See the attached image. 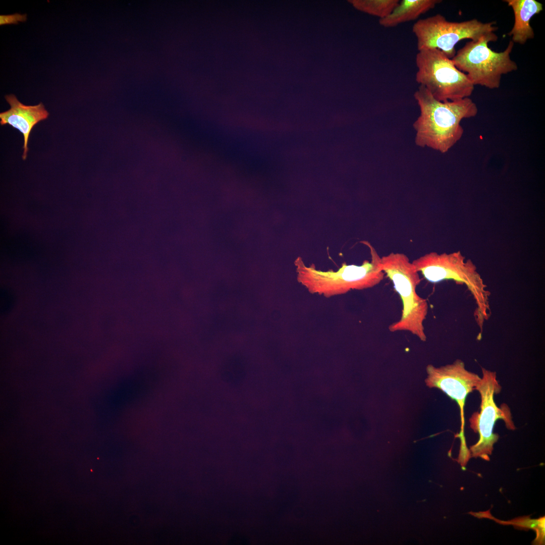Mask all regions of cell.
I'll list each match as a JSON object with an SVG mask.
<instances>
[{"label":"cell","mask_w":545,"mask_h":545,"mask_svg":"<svg viewBox=\"0 0 545 545\" xmlns=\"http://www.w3.org/2000/svg\"><path fill=\"white\" fill-rule=\"evenodd\" d=\"M495 21L482 22L476 19L461 22L449 21L440 14L417 20L412 26L417 40L418 51L436 48L449 59L455 55L456 44L470 39L477 41L484 36L498 37L495 32L498 27Z\"/></svg>","instance_id":"obj_7"},{"label":"cell","mask_w":545,"mask_h":545,"mask_svg":"<svg viewBox=\"0 0 545 545\" xmlns=\"http://www.w3.org/2000/svg\"><path fill=\"white\" fill-rule=\"evenodd\" d=\"M382 270L392 282L402 302L400 319L389 326L391 332L406 331L425 342L423 325L428 311L426 300L416 292L421 282L419 272L406 255L392 252L381 257Z\"/></svg>","instance_id":"obj_3"},{"label":"cell","mask_w":545,"mask_h":545,"mask_svg":"<svg viewBox=\"0 0 545 545\" xmlns=\"http://www.w3.org/2000/svg\"><path fill=\"white\" fill-rule=\"evenodd\" d=\"M1 312L2 314L9 313L14 306L15 296L10 290L2 289L1 291Z\"/></svg>","instance_id":"obj_14"},{"label":"cell","mask_w":545,"mask_h":545,"mask_svg":"<svg viewBox=\"0 0 545 545\" xmlns=\"http://www.w3.org/2000/svg\"><path fill=\"white\" fill-rule=\"evenodd\" d=\"M414 97L420 109V115L413 124L416 145L443 153L462 138L464 130L461 121L474 117L478 113L476 103L469 97L441 101L422 85L414 92Z\"/></svg>","instance_id":"obj_1"},{"label":"cell","mask_w":545,"mask_h":545,"mask_svg":"<svg viewBox=\"0 0 545 545\" xmlns=\"http://www.w3.org/2000/svg\"><path fill=\"white\" fill-rule=\"evenodd\" d=\"M498 37L484 36L477 41L470 40L456 53L452 60L456 67L466 75L472 84L494 89L499 88L503 75L518 69L511 58L514 43L510 41L503 51L496 52L488 47L489 42Z\"/></svg>","instance_id":"obj_5"},{"label":"cell","mask_w":545,"mask_h":545,"mask_svg":"<svg viewBox=\"0 0 545 545\" xmlns=\"http://www.w3.org/2000/svg\"><path fill=\"white\" fill-rule=\"evenodd\" d=\"M412 263L429 282L453 280L465 285L476 304L474 315L476 323L482 324L489 318L490 293L474 263L470 260H465L460 251L442 254L432 252L414 259Z\"/></svg>","instance_id":"obj_4"},{"label":"cell","mask_w":545,"mask_h":545,"mask_svg":"<svg viewBox=\"0 0 545 545\" xmlns=\"http://www.w3.org/2000/svg\"><path fill=\"white\" fill-rule=\"evenodd\" d=\"M27 15L26 14H15L12 15H1L0 16L1 25L5 24H17L19 22L26 21Z\"/></svg>","instance_id":"obj_15"},{"label":"cell","mask_w":545,"mask_h":545,"mask_svg":"<svg viewBox=\"0 0 545 545\" xmlns=\"http://www.w3.org/2000/svg\"><path fill=\"white\" fill-rule=\"evenodd\" d=\"M350 2L357 10L382 19L390 15L399 0H353Z\"/></svg>","instance_id":"obj_13"},{"label":"cell","mask_w":545,"mask_h":545,"mask_svg":"<svg viewBox=\"0 0 545 545\" xmlns=\"http://www.w3.org/2000/svg\"><path fill=\"white\" fill-rule=\"evenodd\" d=\"M370 250L371 259L360 265L344 262L337 270L321 271L312 264L306 265L303 259L297 257L294 261L298 282L311 294L329 298L345 294L352 290L370 288L379 284L385 274L380 266L381 257L373 247L364 241Z\"/></svg>","instance_id":"obj_2"},{"label":"cell","mask_w":545,"mask_h":545,"mask_svg":"<svg viewBox=\"0 0 545 545\" xmlns=\"http://www.w3.org/2000/svg\"><path fill=\"white\" fill-rule=\"evenodd\" d=\"M513 11L514 23L508 35L514 43L525 44L534 38V30L530 25L533 16L543 10L541 3L536 0H504Z\"/></svg>","instance_id":"obj_11"},{"label":"cell","mask_w":545,"mask_h":545,"mask_svg":"<svg viewBox=\"0 0 545 545\" xmlns=\"http://www.w3.org/2000/svg\"><path fill=\"white\" fill-rule=\"evenodd\" d=\"M5 98L10 108L1 113L0 123L2 125L9 124L23 134L24 150L22 158L25 160L28 150L29 137L32 129L38 123L46 119L49 113L41 102L35 105H26L19 101L13 94L7 95Z\"/></svg>","instance_id":"obj_10"},{"label":"cell","mask_w":545,"mask_h":545,"mask_svg":"<svg viewBox=\"0 0 545 545\" xmlns=\"http://www.w3.org/2000/svg\"><path fill=\"white\" fill-rule=\"evenodd\" d=\"M481 370L482 376L475 389L480 395V411L473 413L469 418L470 426L478 433L479 440L470 447L469 451L470 457L489 460L494 445L499 438L498 434L493 433L496 421L502 419L506 427L510 430H514L516 427L508 406L503 404L499 407L494 400V395L501 390L496 373L484 368Z\"/></svg>","instance_id":"obj_8"},{"label":"cell","mask_w":545,"mask_h":545,"mask_svg":"<svg viewBox=\"0 0 545 545\" xmlns=\"http://www.w3.org/2000/svg\"><path fill=\"white\" fill-rule=\"evenodd\" d=\"M427 376L425 380L430 388L440 389L457 403L460 411L461 429L457 437L460 439L459 457L464 458L469 454L464 435L465 425L464 406L467 395L475 390L481 380L477 374L465 368L463 361L457 359L451 364L436 367L431 364L426 367Z\"/></svg>","instance_id":"obj_9"},{"label":"cell","mask_w":545,"mask_h":545,"mask_svg":"<svg viewBox=\"0 0 545 545\" xmlns=\"http://www.w3.org/2000/svg\"><path fill=\"white\" fill-rule=\"evenodd\" d=\"M417 71L415 80L436 99L441 101L459 100L471 95L474 86L466 74L459 70L442 51L425 48L415 57Z\"/></svg>","instance_id":"obj_6"},{"label":"cell","mask_w":545,"mask_h":545,"mask_svg":"<svg viewBox=\"0 0 545 545\" xmlns=\"http://www.w3.org/2000/svg\"><path fill=\"white\" fill-rule=\"evenodd\" d=\"M442 2L441 0H402L390 15L379 19V24L385 28H392L415 20Z\"/></svg>","instance_id":"obj_12"}]
</instances>
